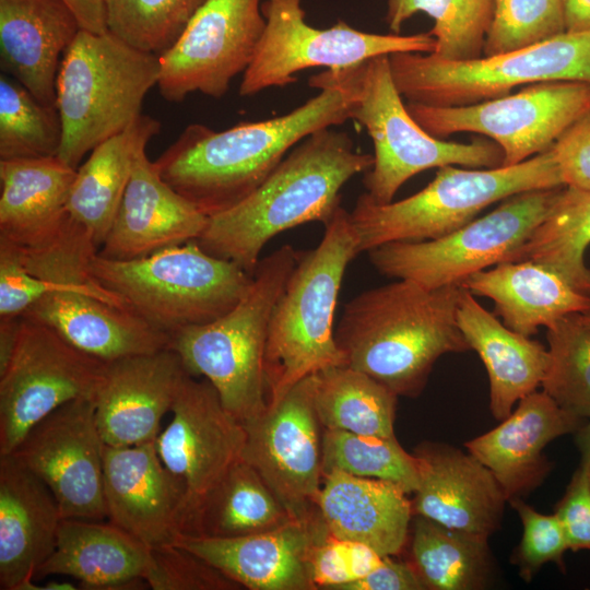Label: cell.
<instances>
[{"label": "cell", "instance_id": "1", "mask_svg": "<svg viewBox=\"0 0 590 590\" xmlns=\"http://www.w3.org/2000/svg\"><path fill=\"white\" fill-rule=\"evenodd\" d=\"M362 66L309 78L320 92L285 115L223 131L187 126L154 162L161 177L209 217L228 210L307 137L353 118Z\"/></svg>", "mask_w": 590, "mask_h": 590}, {"label": "cell", "instance_id": "2", "mask_svg": "<svg viewBox=\"0 0 590 590\" xmlns=\"http://www.w3.org/2000/svg\"><path fill=\"white\" fill-rule=\"evenodd\" d=\"M462 290L398 279L356 295L334 330L345 365L398 397L420 396L440 356L470 350L457 323Z\"/></svg>", "mask_w": 590, "mask_h": 590}, {"label": "cell", "instance_id": "3", "mask_svg": "<svg viewBox=\"0 0 590 590\" xmlns=\"http://www.w3.org/2000/svg\"><path fill=\"white\" fill-rule=\"evenodd\" d=\"M373 163L374 156L356 151L346 132L316 131L248 197L210 216L196 241L205 252L253 275L271 238L309 222L326 225L341 206L343 186Z\"/></svg>", "mask_w": 590, "mask_h": 590}, {"label": "cell", "instance_id": "4", "mask_svg": "<svg viewBox=\"0 0 590 590\" xmlns=\"http://www.w3.org/2000/svg\"><path fill=\"white\" fill-rule=\"evenodd\" d=\"M17 248L26 268L46 285L44 295L22 318L50 327L107 363L168 349V334L130 311L120 296L94 276L92 260L98 247L70 216L49 241Z\"/></svg>", "mask_w": 590, "mask_h": 590}, {"label": "cell", "instance_id": "5", "mask_svg": "<svg viewBox=\"0 0 590 590\" xmlns=\"http://www.w3.org/2000/svg\"><path fill=\"white\" fill-rule=\"evenodd\" d=\"M350 212L342 206L324 225L318 246L302 252L269 323L264 353L268 404L304 378L345 365L333 319L342 280L358 255Z\"/></svg>", "mask_w": 590, "mask_h": 590}, {"label": "cell", "instance_id": "6", "mask_svg": "<svg viewBox=\"0 0 590 590\" xmlns=\"http://www.w3.org/2000/svg\"><path fill=\"white\" fill-rule=\"evenodd\" d=\"M300 251L284 245L261 259L239 302L216 320L169 334L168 349L191 376H204L241 423L268 406L264 353L269 323Z\"/></svg>", "mask_w": 590, "mask_h": 590}, {"label": "cell", "instance_id": "7", "mask_svg": "<svg viewBox=\"0 0 590 590\" xmlns=\"http://www.w3.org/2000/svg\"><path fill=\"white\" fill-rule=\"evenodd\" d=\"M160 73L158 55L109 31L82 28L62 57L56 82L62 125L57 157L76 169L94 148L135 122Z\"/></svg>", "mask_w": 590, "mask_h": 590}, {"label": "cell", "instance_id": "8", "mask_svg": "<svg viewBox=\"0 0 590 590\" xmlns=\"http://www.w3.org/2000/svg\"><path fill=\"white\" fill-rule=\"evenodd\" d=\"M551 149L520 164L464 169L438 168L418 192L386 204L361 194L350 212L358 252L392 241L442 237L467 225L491 204L511 196L563 187Z\"/></svg>", "mask_w": 590, "mask_h": 590}, {"label": "cell", "instance_id": "9", "mask_svg": "<svg viewBox=\"0 0 590 590\" xmlns=\"http://www.w3.org/2000/svg\"><path fill=\"white\" fill-rule=\"evenodd\" d=\"M92 272L130 311L168 335L228 312L253 278L236 263L205 252L196 240L131 260L97 252Z\"/></svg>", "mask_w": 590, "mask_h": 590}, {"label": "cell", "instance_id": "10", "mask_svg": "<svg viewBox=\"0 0 590 590\" xmlns=\"http://www.w3.org/2000/svg\"><path fill=\"white\" fill-rule=\"evenodd\" d=\"M394 83L411 103L464 106L546 81L590 83V31L564 32L545 42L493 56L449 61L432 54L389 55Z\"/></svg>", "mask_w": 590, "mask_h": 590}, {"label": "cell", "instance_id": "11", "mask_svg": "<svg viewBox=\"0 0 590 590\" xmlns=\"http://www.w3.org/2000/svg\"><path fill=\"white\" fill-rule=\"evenodd\" d=\"M358 101L353 118L367 131L374 145V163L365 173L364 192L378 204L393 201L413 176L447 165L494 168L504 153L494 141L450 142L426 132L402 102L390 69L389 55L363 63Z\"/></svg>", "mask_w": 590, "mask_h": 590}, {"label": "cell", "instance_id": "12", "mask_svg": "<svg viewBox=\"0 0 590 590\" xmlns=\"http://www.w3.org/2000/svg\"><path fill=\"white\" fill-rule=\"evenodd\" d=\"M560 189L511 196L486 215L448 235L422 241L387 243L370 249L369 260L380 273L411 280L426 288L461 285L475 272L512 261L544 221Z\"/></svg>", "mask_w": 590, "mask_h": 590}, {"label": "cell", "instance_id": "13", "mask_svg": "<svg viewBox=\"0 0 590 590\" xmlns=\"http://www.w3.org/2000/svg\"><path fill=\"white\" fill-rule=\"evenodd\" d=\"M302 2L264 0L261 3L266 28L250 64L243 73L241 96L294 83L296 73L310 68L340 70L377 56L432 54L435 49V38L428 32L375 34L356 30L344 21L328 28H316L306 22Z\"/></svg>", "mask_w": 590, "mask_h": 590}, {"label": "cell", "instance_id": "14", "mask_svg": "<svg viewBox=\"0 0 590 590\" xmlns=\"http://www.w3.org/2000/svg\"><path fill=\"white\" fill-rule=\"evenodd\" d=\"M406 108L435 138L458 132L489 138L504 153L502 166H512L548 151L590 109V83L546 81L471 105L434 107L409 102Z\"/></svg>", "mask_w": 590, "mask_h": 590}, {"label": "cell", "instance_id": "15", "mask_svg": "<svg viewBox=\"0 0 590 590\" xmlns=\"http://www.w3.org/2000/svg\"><path fill=\"white\" fill-rule=\"evenodd\" d=\"M106 367L50 327L22 318L14 353L0 374V455L11 453L32 426L64 403L95 401Z\"/></svg>", "mask_w": 590, "mask_h": 590}, {"label": "cell", "instance_id": "16", "mask_svg": "<svg viewBox=\"0 0 590 590\" xmlns=\"http://www.w3.org/2000/svg\"><path fill=\"white\" fill-rule=\"evenodd\" d=\"M315 374L278 402L243 423L241 459L268 484L292 518L318 512L322 472V432L314 402Z\"/></svg>", "mask_w": 590, "mask_h": 590}, {"label": "cell", "instance_id": "17", "mask_svg": "<svg viewBox=\"0 0 590 590\" xmlns=\"http://www.w3.org/2000/svg\"><path fill=\"white\" fill-rule=\"evenodd\" d=\"M264 28L261 0H206L160 55L161 96L170 103L192 93L222 97L250 64Z\"/></svg>", "mask_w": 590, "mask_h": 590}, {"label": "cell", "instance_id": "18", "mask_svg": "<svg viewBox=\"0 0 590 590\" xmlns=\"http://www.w3.org/2000/svg\"><path fill=\"white\" fill-rule=\"evenodd\" d=\"M104 448L95 401L64 403L37 422L11 455L55 496L62 518H107Z\"/></svg>", "mask_w": 590, "mask_h": 590}, {"label": "cell", "instance_id": "19", "mask_svg": "<svg viewBox=\"0 0 590 590\" xmlns=\"http://www.w3.org/2000/svg\"><path fill=\"white\" fill-rule=\"evenodd\" d=\"M170 411L172 422L156 437L155 446L164 465L187 488L189 517L241 460L246 430L224 406L213 385L189 374Z\"/></svg>", "mask_w": 590, "mask_h": 590}, {"label": "cell", "instance_id": "20", "mask_svg": "<svg viewBox=\"0 0 590 590\" xmlns=\"http://www.w3.org/2000/svg\"><path fill=\"white\" fill-rule=\"evenodd\" d=\"M107 518L151 548L184 533L189 503L185 484L162 462L155 440L104 448Z\"/></svg>", "mask_w": 590, "mask_h": 590}, {"label": "cell", "instance_id": "21", "mask_svg": "<svg viewBox=\"0 0 590 590\" xmlns=\"http://www.w3.org/2000/svg\"><path fill=\"white\" fill-rule=\"evenodd\" d=\"M328 532L319 511L278 529L235 538L180 534L174 544L217 568L249 590H316L310 569L314 546Z\"/></svg>", "mask_w": 590, "mask_h": 590}, {"label": "cell", "instance_id": "22", "mask_svg": "<svg viewBox=\"0 0 590 590\" xmlns=\"http://www.w3.org/2000/svg\"><path fill=\"white\" fill-rule=\"evenodd\" d=\"M412 453L418 474L413 516L488 538L499 529L507 498L482 462L439 441H422Z\"/></svg>", "mask_w": 590, "mask_h": 590}, {"label": "cell", "instance_id": "23", "mask_svg": "<svg viewBox=\"0 0 590 590\" xmlns=\"http://www.w3.org/2000/svg\"><path fill=\"white\" fill-rule=\"evenodd\" d=\"M187 374L170 349L108 362L95 397L104 442L127 447L155 440Z\"/></svg>", "mask_w": 590, "mask_h": 590}, {"label": "cell", "instance_id": "24", "mask_svg": "<svg viewBox=\"0 0 590 590\" xmlns=\"http://www.w3.org/2000/svg\"><path fill=\"white\" fill-rule=\"evenodd\" d=\"M493 429L464 444L499 483L507 502L538 488L553 463L544 455L547 444L574 434L583 423L562 409L546 392L533 391Z\"/></svg>", "mask_w": 590, "mask_h": 590}, {"label": "cell", "instance_id": "25", "mask_svg": "<svg viewBox=\"0 0 590 590\" xmlns=\"http://www.w3.org/2000/svg\"><path fill=\"white\" fill-rule=\"evenodd\" d=\"M146 148L138 153L111 227L98 255L131 260L197 240L209 221L160 175Z\"/></svg>", "mask_w": 590, "mask_h": 590}, {"label": "cell", "instance_id": "26", "mask_svg": "<svg viewBox=\"0 0 590 590\" xmlns=\"http://www.w3.org/2000/svg\"><path fill=\"white\" fill-rule=\"evenodd\" d=\"M62 516L48 486L0 455V589L25 590L52 554Z\"/></svg>", "mask_w": 590, "mask_h": 590}, {"label": "cell", "instance_id": "27", "mask_svg": "<svg viewBox=\"0 0 590 590\" xmlns=\"http://www.w3.org/2000/svg\"><path fill=\"white\" fill-rule=\"evenodd\" d=\"M82 30L63 0H0V64L42 104L56 107L63 55Z\"/></svg>", "mask_w": 590, "mask_h": 590}, {"label": "cell", "instance_id": "28", "mask_svg": "<svg viewBox=\"0 0 590 590\" xmlns=\"http://www.w3.org/2000/svg\"><path fill=\"white\" fill-rule=\"evenodd\" d=\"M408 495L393 482L333 471L323 474L317 507L334 538L398 556L406 546L413 518Z\"/></svg>", "mask_w": 590, "mask_h": 590}, {"label": "cell", "instance_id": "29", "mask_svg": "<svg viewBox=\"0 0 590 590\" xmlns=\"http://www.w3.org/2000/svg\"><path fill=\"white\" fill-rule=\"evenodd\" d=\"M457 323L470 350L482 359L489 381V410L503 421L515 404L541 387L550 364L548 350L539 341L507 328L463 287Z\"/></svg>", "mask_w": 590, "mask_h": 590}, {"label": "cell", "instance_id": "30", "mask_svg": "<svg viewBox=\"0 0 590 590\" xmlns=\"http://www.w3.org/2000/svg\"><path fill=\"white\" fill-rule=\"evenodd\" d=\"M461 286L474 296L489 298L503 323L526 337L565 316L590 310V294L531 260L498 263L473 273Z\"/></svg>", "mask_w": 590, "mask_h": 590}, {"label": "cell", "instance_id": "31", "mask_svg": "<svg viewBox=\"0 0 590 590\" xmlns=\"http://www.w3.org/2000/svg\"><path fill=\"white\" fill-rule=\"evenodd\" d=\"M75 174L57 156L0 160V239L20 248L52 239L69 217Z\"/></svg>", "mask_w": 590, "mask_h": 590}, {"label": "cell", "instance_id": "32", "mask_svg": "<svg viewBox=\"0 0 590 590\" xmlns=\"http://www.w3.org/2000/svg\"><path fill=\"white\" fill-rule=\"evenodd\" d=\"M64 518L52 554L38 567L34 579L68 576L79 589L106 590L111 583L145 578L152 566V548L109 522Z\"/></svg>", "mask_w": 590, "mask_h": 590}, {"label": "cell", "instance_id": "33", "mask_svg": "<svg viewBox=\"0 0 590 590\" xmlns=\"http://www.w3.org/2000/svg\"><path fill=\"white\" fill-rule=\"evenodd\" d=\"M160 131V121L142 114L126 130L94 148L76 168L67 212L90 233L98 249L111 227L138 153Z\"/></svg>", "mask_w": 590, "mask_h": 590}, {"label": "cell", "instance_id": "34", "mask_svg": "<svg viewBox=\"0 0 590 590\" xmlns=\"http://www.w3.org/2000/svg\"><path fill=\"white\" fill-rule=\"evenodd\" d=\"M292 518L260 474L243 459L191 511L182 534L235 538L283 527Z\"/></svg>", "mask_w": 590, "mask_h": 590}, {"label": "cell", "instance_id": "35", "mask_svg": "<svg viewBox=\"0 0 590 590\" xmlns=\"http://www.w3.org/2000/svg\"><path fill=\"white\" fill-rule=\"evenodd\" d=\"M409 562L426 589L481 590L494 575L488 536L413 516Z\"/></svg>", "mask_w": 590, "mask_h": 590}, {"label": "cell", "instance_id": "36", "mask_svg": "<svg viewBox=\"0 0 590 590\" xmlns=\"http://www.w3.org/2000/svg\"><path fill=\"white\" fill-rule=\"evenodd\" d=\"M314 402L323 428L393 437L398 396L347 365L315 374Z\"/></svg>", "mask_w": 590, "mask_h": 590}, {"label": "cell", "instance_id": "37", "mask_svg": "<svg viewBox=\"0 0 590 590\" xmlns=\"http://www.w3.org/2000/svg\"><path fill=\"white\" fill-rule=\"evenodd\" d=\"M590 245V190L562 187L544 221L518 249L512 261L538 262L590 294V269L585 253Z\"/></svg>", "mask_w": 590, "mask_h": 590}, {"label": "cell", "instance_id": "38", "mask_svg": "<svg viewBox=\"0 0 590 590\" xmlns=\"http://www.w3.org/2000/svg\"><path fill=\"white\" fill-rule=\"evenodd\" d=\"M424 12L434 20L433 56L449 61L482 57L494 0H388L387 23L399 34L405 20Z\"/></svg>", "mask_w": 590, "mask_h": 590}, {"label": "cell", "instance_id": "39", "mask_svg": "<svg viewBox=\"0 0 590 590\" xmlns=\"http://www.w3.org/2000/svg\"><path fill=\"white\" fill-rule=\"evenodd\" d=\"M333 471L393 482L408 494H413L418 485L415 457L403 449L396 436L323 428L322 472Z\"/></svg>", "mask_w": 590, "mask_h": 590}, {"label": "cell", "instance_id": "40", "mask_svg": "<svg viewBox=\"0 0 590 590\" xmlns=\"http://www.w3.org/2000/svg\"><path fill=\"white\" fill-rule=\"evenodd\" d=\"M62 125L56 107L38 102L5 73L0 75V160L57 156Z\"/></svg>", "mask_w": 590, "mask_h": 590}, {"label": "cell", "instance_id": "41", "mask_svg": "<svg viewBox=\"0 0 590 590\" xmlns=\"http://www.w3.org/2000/svg\"><path fill=\"white\" fill-rule=\"evenodd\" d=\"M550 364L542 381L562 409L590 417V328L581 314L565 316L546 328Z\"/></svg>", "mask_w": 590, "mask_h": 590}, {"label": "cell", "instance_id": "42", "mask_svg": "<svg viewBox=\"0 0 590 590\" xmlns=\"http://www.w3.org/2000/svg\"><path fill=\"white\" fill-rule=\"evenodd\" d=\"M206 0H104L107 30L131 46L162 55Z\"/></svg>", "mask_w": 590, "mask_h": 590}, {"label": "cell", "instance_id": "43", "mask_svg": "<svg viewBox=\"0 0 590 590\" xmlns=\"http://www.w3.org/2000/svg\"><path fill=\"white\" fill-rule=\"evenodd\" d=\"M564 32L562 0H494L483 55L518 50Z\"/></svg>", "mask_w": 590, "mask_h": 590}, {"label": "cell", "instance_id": "44", "mask_svg": "<svg viewBox=\"0 0 590 590\" xmlns=\"http://www.w3.org/2000/svg\"><path fill=\"white\" fill-rule=\"evenodd\" d=\"M509 504L522 524L521 540L510 557L520 578L530 582L546 563H555L564 571V554L569 550L556 515L541 514L522 498L510 499Z\"/></svg>", "mask_w": 590, "mask_h": 590}, {"label": "cell", "instance_id": "45", "mask_svg": "<svg viewBox=\"0 0 590 590\" xmlns=\"http://www.w3.org/2000/svg\"><path fill=\"white\" fill-rule=\"evenodd\" d=\"M144 579L153 590L241 589L203 558L176 544L152 548V566Z\"/></svg>", "mask_w": 590, "mask_h": 590}, {"label": "cell", "instance_id": "46", "mask_svg": "<svg viewBox=\"0 0 590 590\" xmlns=\"http://www.w3.org/2000/svg\"><path fill=\"white\" fill-rule=\"evenodd\" d=\"M45 292V282L26 268L20 249L0 239V319L22 318Z\"/></svg>", "mask_w": 590, "mask_h": 590}, {"label": "cell", "instance_id": "47", "mask_svg": "<svg viewBox=\"0 0 590 590\" xmlns=\"http://www.w3.org/2000/svg\"><path fill=\"white\" fill-rule=\"evenodd\" d=\"M551 151L564 186L590 190V109L564 131Z\"/></svg>", "mask_w": 590, "mask_h": 590}, {"label": "cell", "instance_id": "48", "mask_svg": "<svg viewBox=\"0 0 590 590\" xmlns=\"http://www.w3.org/2000/svg\"><path fill=\"white\" fill-rule=\"evenodd\" d=\"M568 550L590 551V476L580 465L555 506Z\"/></svg>", "mask_w": 590, "mask_h": 590}, {"label": "cell", "instance_id": "49", "mask_svg": "<svg viewBox=\"0 0 590 590\" xmlns=\"http://www.w3.org/2000/svg\"><path fill=\"white\" fill-rule=\"evenodd\" d=\"M310 569L317 589L340 590L352 582L345 541L329 534L318 542L310 555Z\"/></svg>", "mask_w": 590, "mask_h": 590}, {"label": "cell", "instance_id": "50", "mask_svg": "<svg viewBox=\"0 0 590 590\" xmlns=\"http://www.w3.org/2000/svg\"><path fill=\"white\" fill-rule=\"evenodd\" d=\"M397 556H385L382 564L365 578L352 581L340 590H425L412 564Z\"/></svg>", "mask_w": 590, "mask_h": 590}, {"label": "cell", "instance_id": "51", "mask_svg": "<svg viewBox=\"0 0 590 590\" xmlns=\"http://www.w3.org/2000/svg\"><path fill=\"white\" fill-rule=\"evenodd\" d=\"M344 541L353 581L365 578L382 564L385 556L371 546L357 541Z\"/></svg>", "mask_w": 590, "mask_h": 590}, {"label": "cell", "instance_id": "52", "mask_svg": "<svg viewBox=\"0 0 590 590\" xmlns=\"http://www.w3.org/2000/svg\"><path fill=\"white\" fill-rule=\"evenodd\" d=\"M78 17L83 30L93 33L108 31L104 0H63Z\"/></svg>", "mask_w": 590, "mask_h": 590}, {"label": "cell", "instance_id": "53", "mask_svg": "<svg viewBox=\"0 0 590 590\" xmlns=\"http://www.w3.org/2000/svg\"><path fill=\"white\" fill-rule=\"evenodd\" d=\"M565 32L590 31V0H562Z\"/></svg>", "mask_w": 590, "mask_h": 590}, {"label": "cell", "instance_id": "54", "mask_svg": "<svg viewBox=\"0 0 590 590\" xmlns=\"http://www.w3.org/2000/svg\"><path fill=\"white\" fill-rule=\"evenodd\" d=\"M22 318L0 319V374L4 371L14 353Z\"/></svg>", "mask_w": 590, "mask_h": 590}, {"label": "cell", "instance_id": "55", "mask_svg": "<svg viewBox=\"0 0 590 590\" xmlns=\"http://www.w3.org/2000/svg\"><path fill=\"white\" fill-rule=\"evenodd\" d=\"M575 444L580 453V467L590 476V417L574 433Z\"/></svg>", "mask_w": 590, "mask_h": 590}, {"label": "cell", "instance_id": "56", "mask_svg": "<svg viewBox=\"0 0 590 590\" xmlns=\"http://www.w3.org/2000/svg\"><path fill=\"white\" fill-rule=\"evenodd\" d=\"M79 589L76 586H74L71 582L68 581H57V580H50L47 581L44 586H39L32 581L27 590H74Z\"/></svg>", "mask_w": 590, "mask_h": 590}, {"label": "cell", "instance_id": "57", "mask_svg": "<svg viewBox=\"0 0 590 590\" xmlns=\"http://www.w3.org/2000/svg\"><path fill=\"white\" fill-rule=\"evenodd\" d=\"M583 321L587 323V326L590 328V310L587 312L581 314Z\"/></svg>", "mask_w": 590, "mask_h": 590}]
</instances>
